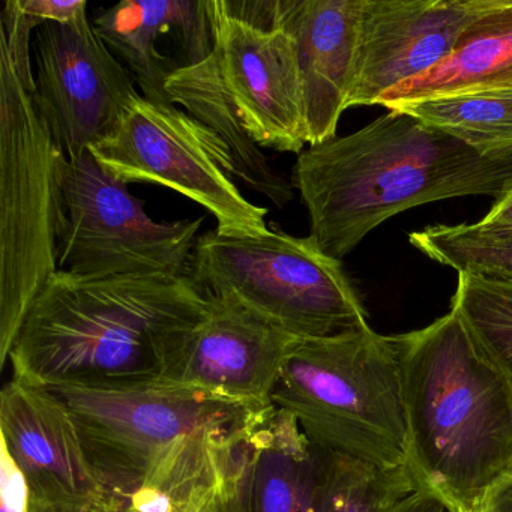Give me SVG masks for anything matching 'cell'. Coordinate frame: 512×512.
<instances>
[{
	"label": "cell",
	"instance_id": "6da1fadb",
	"mask_svg": "<svg viewBox=\"0 0 512 512\" xmlns=\"http://www.w3.org/2000/svg\"><path fill=\"white\" fill-rule=\"evenodd\" d=\"M208 298L191 277L58 271L32 302L8 361L44 388L166 379Z\"/></svg>",
	"mask_w": 512,
	"mask_h": 512
},
{
	"label": "cell",
	"instance_id": "7a4b0ae2",
	"mask_svg": "<svg viewBox=\"0 0 512 512\" xmlns=\"http://www.w3.org/2000/svg\"><path fill=\"white\" fill-rule=\"evenodd\" d=\"M290 182L307 208L310 236L343 260L401 212L457 197L499 199L512 187V160L484 157L388 110L356 133L308 146Z\"/></svg>",
	"mask_w": 512,
	"mask_h": 512
},
{
	"label": "cell",
	"instance_id": "3957f363",
	"mask_svg": "<svg viewBox=\"0 0 512 512\" xmlns=\"http://www.w3.org/2000/svg\"><path fill=\"white\" fill-rule=\"evenodd\" d=\"M403 365L407 469L449 512H476L512 470V385L454 310L395 335Z\"/></svg>",
	"mask_w": 512,
	"mask_h": 512
},
{
	"label": "cell",
	"instance_id": "277c9868",
	"mask_svg": "<svg viewBox=\"0 0 512 512\" xmlns=\"http://www.w3.org/2000/svg\"><path fill=\"white\" fill-rule=\"evenodd\" d=\"M272 406L295 416L311 442L379 467L407 466V416L397 337L370 325L299 338L287 356Z\"/></svg>",
	"mask_w": 512,
	"mask_h": 512
},
{
	"label": "cell",
	"instance_id": "5b68a950",
	"mask_svg": "<svg viewBox=\"0 0 512 512\" xmlns=\"http://www.w3.org/2000/svg\"><path fill=\"white\" fill-rule=\"evenodd\" d=\"M64 154L0 44V364L32 302L58 272Z\"/></svg>",
	"mask_w": 512,
	"mask_h": 512
},
{
	"label": "cell",
	"instance_id": "8992f818",
	"mask_svg": "<svg viewBox=\"0 0 512 512\" xmlns=\"http://www.w3.org/2000/svg\"><path fill=\"white\" fill-rule=\"evenodd\" d=\"M44 388V386H43ZM68 407L92 469L107 493L124 496L176 451L202 437H232L266 409L169 380L47 388Z\"/></svg>",
	"mask_w": 512,
	"mask_h": 512
},
{
	"label": "cell",
	"instance_id": "52a82bcc",
	"mask_svg": "<svg viewBox=\"0 0 512 512\" xmlns=\"http://www.w3.org/2000/svg\"><path fill=\"white\" fill-rule=\"evenodd\" d=\"M191 280L212 295H229L298 338H322L368 326V314L341 260L313 236L281 230L197 238Z\"/></svg>",
	"mask_w": 512,
	"mask_h": 512
},
{
	"label": "cell",
	"instance_id": "ba28073f",
	"mask_svg": "<svg viewBox=\"0 0 512 512\" xmlns=\"http://www.w3.org/2000/svg\"><path fill=\"white\" fill-rule=\"evenodd\" d=\"M116 181L163 185L211 212L227 238L268 235V208L245 199L233 182L226 146L175 104L139 95L113 130L89 148Z\"/></svg>",
	"mask_w": 512,
	"mask_h": 512
},
{
	"label": "cell",
	"instance_id": "9c48e42d",
	"mask_svg": "<svg viewBox=\"0 0 512 512\" xmlns=\"http://www.w3.org/2000/svg\"><path fill=\"white\" fill-rule=\"evenodd\" d=\"M59 184L58 271L82 277H190L205 218L157 223L128 184L113 179L89 149L62 160Z\"/></svg>",
	"mask_w": 512,
	"mask_h": 512
},
{
	"label": "cell",
	"instance_id": "30bf717a",
	"mask_svg": "<svg viewBox=\"0 0 512 512\" xmlns=\"http://www.w3.org/2000/svg\"><path fill=\"white\" fill-rule=\"evenodd\" d=\"M32 67L35 112L68 160L104 139L140 95L88 11L70 22L43 23L32 40Z\"/></svg>",
	"mask_w": 512,
	"mask_h": 512
},
{
	"label": "cell",
	"instance_id": "8fae6325",
	"mask_svg": "<svg viewBox=\"0 0 512 512\" xmlns=\"http://www.w3.org/2000/svg\"><path fill=\"white\" fill-rule=\"evenodd\" d=\"M214 55L236 112L260 148L301 154L308 145L295 40L226 16L205 0Z\"/></svg>",
	"mask_w": 512,
	"mask_h": 512
},
{
	"label": "cell",
	"instance_id": "7c38bea8",
	"mask_svg": "<svg viewBox=\"0 0 512 512\" xmlns=\"http://www.w3.org/2000/svg\"><path fill=\"white\" fill-rule=\"evenodd\" d=\"M203 293L205 316L164 380L256 409L271 407L281 368L299 338L233 296Z\"/></svg>",
	"mask_w": 512,
	"mask_h": 512
},
{
	"label": "cell",
	"instance_id": "4fadbf2b",
	"mask_svg": "<svg viewBox=\"0 0 512 512\" xmlns=\"http://www.w3.org/2000/svg\"><path fill=\"white\" fill-rule=\"evenodd\" d=\"M475 7L476 0H362L347 109L379 104L386 92L442 64Z\"/></svg>",
	"mask_w": 512,
	"mask_h": 512
},
{
	"label": "cell",
	"instance_id": "5bb4252c",
	"mask_svg": "<svg viewBox=\"0 0 512 512\" xmlns=\"http://www.w3.org/2000/svg\"><path fill=\"white\" fill-rule=\"evenodd\" d=\"M0 434L2 451L22 473L31 499L107 493L70 410L50 389L13 377L0 392Z\"/></svg>",
	"mask_w": 512,
	"mask_h": 512
},
{
	"label": "cell",
	"instance_id": "9a60e30c",
	"mask_svg": "<svg viewBox=\"0 0 512 512\" xmlns=\"http://www.w3.org/2000/svg\"><path fill=\"white\" fill-rule=\"evenodd\" d=\"M362 0H278L275 31L295 40L308 145L337 137L355 73Z\"/></svg>",
	"mask_w": 512,
	"mask_h": 512
},
{
	"label": "cell",
	"instance_id": "2e32d148",
	"mask_svg": "<svg viewBox=\"0 0 512 512\" xmlns=\"http://www.w3.org/2000/svg\"><path fill=\"white\" fill-rule=\"evenodd\" d=\"M110 52L133 74L143 97L170 103L166 80L179 70L158 52L161 35H175L188 65L205 61L214 52L205 0H122L100 10L92 20Z\"/></svg>",
	"mask_w": 512,
	"mask_h": 512
},
{
	"label": "cell",
	"instance_id": "e0dca14e",
	"mask_svg": "<svg viewBox=\"0 0 512 512\" xmlns=\"http://www.w3.org/2000/svg\"><path fill=\"white\" fill-rule=\"evenodd\" d=\"M332 454L271 406L247 434L245 512H319Z\"/></svg>",
	"mask_w": 512,
	"mask_h": 512
},
{
	"label": "cell",
	"instance_id": "ac0fdd59",
	"mask_svg": "<svg viewBox=\"0 0 512 512\" xmlns=\"http://www.w3.org/2000/svg\"><path fill=\"white\" fill-rule=\"evenodd\" d=\"M512 94V0H476L454 52L380 98L383 107L452 95Z\"/></svg>",
	"mask_w": 512,
	"mask_h": 512
},
{
	"label": "cell",
	"instance_id": "d6986e66",
	"mask_svg": "<svg viewBox=\"0 0 512 512\" xmlns=\"http://www.w3.org/2000/svg\"><path fill=\"white\" fill-rule=\"evenodd\" d=\"M166 94L170 103L184 107L226 146L235 178L278 209L292 202V182L271 166L248 133L224 85L214 52L200 64L173 71L166 80Z\"/></svg>",
	"mask_w": 512,
	"mask_h": 512
},
{
	"label": "cell",
	"instance_id": "ffe728a7",
	"mask_svg": "<svg viewBox=\"0 0 512 512\" xmlns=\"http://www.w3.org/2000/svg\"><path fill=\"white\" fill-rule=\"evenodd\" d=\"M245 431L232 437H202L182 446L142 485L118 496L124 512H202Z\"/></svg>",
	"mask_w": 512,
	"mask_h": 512
},
{
	"label": "cell",
	"instance_id": "44dd1931",
	"mask_svg": "<svg viewBox=\"0 0 512 512\" xmlns=\"http://www.w3.org/2000/svg\"><path fill=\"white\" fill-rule=\"evenodd\" d=\"M454 137L484 157L512 151V94L452 95L385 107Z\"/></svg>",
	"mask_w": 512,
	"mask_h": 512
},
{
	"label": "cell",
	"instance_id": "7402d4cb",
	"mask_svg": "<svg viewBox=\"0 0 512 512\" xmlns=\"http://www.w3.org/2000/svg\"><path fill=\"white\" fill-rule=\"evenodd\" d=\"M419 253L457 274L512 281V227L478 223L434 224L412 232Z\"/></svg>",
	"mask_w": 512,
	"mask_h": 512
},
{
	"label": "cell",
	"instance_id": "603a6c76",
	"mask_svg": "<svg viewBox=\"0 0 512 512\" xmlns=\"http://www.w3.org/2000/svg\"><path fill=\"white\" fill-rule=\"evenodd\" d=\"M451 310L512 385V281L458 274Z\"/></svg>",
	"mask_w": 512,
	"mask_h": 512
},
{
	"label": "cell",
	"instance_id": "cb8c5ba5",
	"mask_svg": "<svg viewBox=\"0 0 512 512\" xmlns=\"http://www.w3.org/2000/svg\"><path fill=\"white\" fill-rule=\"evenodd\" d=\"M415 490L407 466L379 467L332 454L319 512H386Z\"/></svg>",
	"mask_w": 512,
	"mask_h": 512
},
{
	"label": "cell",
	"instance_id": "d4e9b609",
	"mask_svg": "<svg viewBox=\"0 0 512 512\" xmlns=\"http://www.w3.org/2000/svg\"><path fill=\"white\" fill-rule=\"evenodd\" d=\"M251 428V427H250ZM248 428L233 446L223 478L202 512H245Z\"/></svg>",
	"mask_w": 512,
	"mask_h": 512
},
{
	"label": "cell",
	"instance_id": "484cf974",
	"mask_svg": "<svg viewBox=\"0 0 512 512\" xmlns=\"http://www.w3.org/2000/svg\"><path fill=\"white\" fill-rule=\"evenodd\" d=\"M28 512H124V502L121 497L110 493L65 500H40L29 497Z\"/></svg>",
	"mask_w": 512,
	"mask_h": 512
},
{
	"label": "cell",
	"instance_id": "4316f807",
	"mask_svg": "<svg viewBox=\"0 0 512 512\" xmlns=\"http://www.w3.org/2000/svg\"><path fill=\"white\" fill-rule=\"evenodd\" d=\"M0 478V512H28V485L5 451H2Z\"/></svg>",
	"mask_w": 512,
	"mask_h": 512
},
{
	"label": "cell",
	"instance_id": "83f0119b",
	"mask_svg": "<svg viewBox=\"0 0 512 512\" xmlns=\"http://www.w3.org/2000/svg\"><path fill=\"white\" fill-rule=\"evenodd\" d=\"M386 512H449L442 499L428 490H418L410 493L409 496L395 503L391 509Z\"/></svg>",
	"mask_w": 512,
	"mask_h": 512
},
{
	"label": "cell",
	"instance_id": "f1b7e54d",
	"mask_svg": "<svg viewBox=\"0 0 512 512\" xmlns=\"http://www.w3.org/2000/svg\"><path fill=\"white\" fill-rule=\"evenodd\" d=\"M476 512H512V470L488 490Z\"/></svg>",
	"mask_w": 512,
	"mask_h": 512
},
{
	"label": "cell",
	"instance_id": "f546056e",
	"mask_svg": "<svg viewBox=\"0 0 512 512\" xmlns=\"http://www.w3.org/2000/svg\"><path fill=\"white\" fill-rule=\"evenodd\" d=\"M481 221L488 226L512 227V187L508 188L502 197L496 199Z\"/></svg>",
	"mask_w": 512,
	"mask_h": 512
},
{
	"label": "cell",
	"instance_id": "4dcf8cb0",
	"mask_svg": "<svg viewBox=\"0 0 512 512\" xmlns=\"http://www.w3.org/2000/svg\"><path fill=\"white\" fill-rule=\"evenodd\" d=\"M505 157H508V158H509V160H512V154L505 155ZM500 158H502V157H500Z\"/></svg>",
	"mask_w": 512,
	"mask_h": 512
},
{
	"label": "cell",
	"instance_id": "1f68e13d",
	"mask_svg": "<svg viewBox=\"0 0 512 512\" xmlns=\"http://www.w3.org/2000/svg\"><path fill=\"white\" fill-rule=\"evenodd\" d=\"M509 154H512V151H511V152H509ZM509 154H508V155H509Z\"/></svg>",
	"mask_w": 512,
	"mask_h": 512
}]
</instances>
